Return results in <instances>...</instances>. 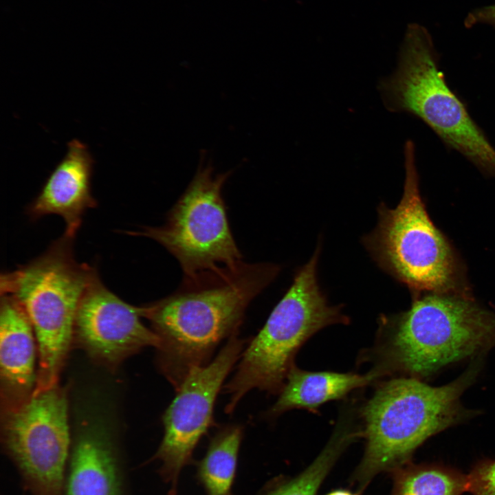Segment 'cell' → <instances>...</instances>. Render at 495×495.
<instances>
[{
	"instance_id": "6da1fadb",
	"label": "cell",
	"mask_w": 495,
	"mask_h": 495,
	"mask_svg": "<svg viewBox=\"0 0 495 495\" xmlns=\"http://www.w3.org/2000/svg\"><path fill=\"white\" fill-rule=\"evenodd\" d=\"M265 287L254 267L221 265L184 277L174 293L140 307L159 339L157 366L175 390L210 362L221 341L238 333L248 306Z\"/></svg>"
},
{
	"instance_id": "7a4b0ae2",
	"label": "cell",
	"mask_w": 495,
	"mask_h": 495,
	"mask_svg": "<svg viewBox=\"0 0 495 495\" xmlns=\"http://www.w3.org/2000/svg\"><path fill=\"white\" fill-rule=\"evenodd\" d=\"M378 369L421 380L495 346V313L472 296L426 292L406 311L380 318Z\"/></svg>"
},
{
	"instance_id": "3957f363",
	"label": "cell",
	"mask_w": 495,
	"mask_h": 495,
	"mask_svg": "<svg viewBox=\"0 0 495 495\" xmlns=\"http://www.w3.org/2000/svg\"><path fill=\"white\" fill-rule=\"evenodd\" d=\"M479 363L472 364L454 381L432 386L404 377L384 382L362 410L366 439L356 473L361 488L378 473L409 463L415 450L434 434L461 421L470 412L461 396L474 382Z\"/></svg>"
},
{
	"instance_id": "277c9868",
	"label": "cell",
	"mask_w": 495,
	"mask_h": 495,
	"mask_svg": "<svg viewBox=\"0 0 495 495\" xmlns=\"http://www.w3.org/2000/svg\"><path fill=\"white\" fill-rule=\"evenodd\" d=\"M404 154L402 199L395 208L379 205L377 224L363 243L379 267L412 296L426 292L472 296L460 259L427 212L412 140L405 143Z\"/></svg>"
},
{
	"instance_id": "5b68a950",
	"label": "cell",
	"mask_w": 495,
	"mask_h": 495,
	"mask_svg": "<svg viewBox=\"0 0 495 495\" xmlns=\"http://www.w3.org/2000/svg\"><path fill=\"white\" fill-rule=\"evenodd\" d=\"M439 54L426 28L408 25L397 67L378 83L386 109L424 122L448 148L457 151L484 176L495 177V148L448 85Z\"/></svg>"
},
{
	"instance_id": "8992f818",
	"label": "cell",
	"mask_w": 495,
	"mask_h": 495,
	"mask_svg": "<svg viewBox=\"0 0 495 495\" xmlns=\"http://www.w3.org/2000/svg\"><path fill=\"white\" fill-rule=\"evenodd\" d=\"M73 241L74 238L63 234L38 257L1 274V294L18 300L35 333L36 390L58 384L74 342L80 302L97 274L94 267L76 260Z\"/></svg>"
},
{
	"instance_id": "52a82bcc",
	"label": "cell",
	"mask_w": 495,
	"mask_h": 495,
	"mask_svg": "<svg viewBox=\"0 0 495 495\" xmlns=\"http://www.w3.org/2000/svg\"><path fill=\"white\" fill-rule=\"evenodd\" d=\"M320 252L318 246L309 261L296 272L263 328L243 351L236 371L223 386L230 396L226 413H232L253 388L279 393L302 344L329 325L348 322L340 306H330L320 289L317 276Z\"/></svg>"
},
{
	"instance_id": "ba28073f",
	"label": "cell",
	"mask_w": 495,
	"mask_h": 495,
	"mask_svg": "<svg viewBox=\"0 0 495 495\" xmlns=\"http://www.w3.org/2000/svg\"><path fill=\"white\" fill-rule=\"evenodd\" d=\"M67 390H35L21 404L1 410V444L30 495H65L72 439Z\"/></svg>"
},
{
	"instance_id": "9c48e42d",
	"label": "cell",
	"mask_w": 495,
	"mask_h": 495,
	"mask_svg": "<svg viewBox=\"0 0 495 495\" xmlns=\"http://www.w3.org/2000/svg\"><path fill=\"white\" fill-rule=\"evenodd\" d=\"M201 157L195 176L164 224L129 233L162 245L178 261L184 277L242 261L222 197L231 171L214 175L211 164L205 163V154Z\"/></svg>"
},
{
	"instance_id": "30bf717a",
	"label": "cell",
	"mask_w": 495,
	"mask_h": 495,
	"mask_svg": "<svg viewBox=\"0 0 495 495\" xmlns=\"http://www.w3.org/2000/svg\"><path fill=\"white\" fill-rule=\"evenodd\" d=\"M245 344L238 333L230 337L212 361L186 377L164 412V436L151 460L161 462L158 474L169 485V495L176 494L182 469L192 462L199 441L214 424L216 398Z\"/></svg>"
},
{
	"instance_id": "8fae6325",
	"label": "cell",
	"mask_w": 495,
	"mask_h": 495,
	"mask_svg": "<svg viewBox=\"0 0 495 495\" xmlns=\"http://www.w3.org/2000/svg\"><path fill=\"white\" fill-rule=\"evenodd\" d=\"M140 307L122 300L98 273L87 286L75 319L74 342L96 363L115 369L126 358L159 339L141 321Z\"/></svg>"
},
{
	"instance_id": "7c38bea8",
	"label": "cell",
	"mask_w": 495,
	"mask_h": 495,
	"mask_svg": "<svg viewBox=\"0 0 495 495\" xmlns=\"http://www.w3.org/2000/svg\"><path fill=\"white\" fill-rule=\"evenodd\" d=\"M65 495H132L126 461L106 430L88 426L72 440Z\"/></svg>"
},
{
	"instance_id": "4fadbf2b",
	"label": "cell",
	"mask_w": 495,
	"mask_h": 495,
	"mask_svg": "<svg viewBox=\"0 0 495 495\" xmlns=\"http://www.w3.org/2000/svg\"><path fill=\"white\" fill-rule=\"evenodd\" d=\"M94 158L78 139L67 143L66 154L51 173L28 208L32 219L56 214L65 221L64 234L75 238L85 212L97 202L91 193Z\"/></svg>"
},
{
	"instance_id": "5bb4252c",
	"label": "cell",
	"mask_w": 495,
	"mask_h": 495,
	"mask_svg": "<svg viewBox=\"0 0 495 495\" xmlns=\"http://www.w3.org/2000/svg\"><path fill=\"white\" fill-rule=\"evenodd\" d=\"M38 347L25 310L12 295L1 294L0 303L1 410L16 407L34 392Z\"/></svg>"
},
{
	"instance_id": "9a60e30c",
	"label": "cell",
	"mask_w": 495,
	"mask_h": 495,
	"mask_svg": "<svg viewBox=\"0 0 495 495\" xmlns=\"http://www.w3.org/2000/svg\"><path fill=\"white\" fill-rule=\"evenodd\" d=\"M384 374L375 369L366 375L336 372H311L292 365L276 402L267 412L275 417L294 408L314 410L322 404L344 397Z\"/></svg>"
},
{
	"instance_id": "2e32d148",
	"label": "cell",
	"mask_w": 495,
	"mask_h": 495,
	"mask_svg": "<svg viewBox=\"0 0 495 495\" xmlns=\"http://www.w3.org/2000/svg\"><path fill=\"white\" fill-rule=\"evenodd\" d=\"M243 435L241 426L229 425L211 439L204 457L197 464V472L206 495H232Z\"/></svg>"
},
{
	"instance_id": "e0dca14e",
	"label": "cell",
	"mask_w": 495,
	"mask_h": 495,
	"mask_svg": "<svg viewBox=\"0 0 495 495\" xmlns=\"http://www.w3.org/2000/svg\"><path fill=\"white\" fill-rule=\"evenodd\" d=\"M393 472L390 495H461L468 490V475L440 465L408 463Z\"/></svg>"
},
{
	"instance_id": "ac0fdd59",
	"label": "cell",
	"mask_w": 495,
	"mask_h": 495,
	"mask_svg": "<svg viewBox=\"0 0 495 495\" xmlns=\"http://www.w3.org/2000/svg\"><path fill=\"white\" fill-rule=\"evenodd\" d=\"M359 432L346 423H339L324 449L302 472L260 495H316L336 460L346 446L360 435Z\"/></svg>"
},
{
	"instance_id": "d6986e66",
	"label": "cell",
	"mask_w": 495,
	"mask_h": 495,
	"mask_svg": "<svg viewBox=\"0 0 495 495\" xmlns=\"http://www.w3.org/2000/svg\"><path fill=\"white\" fill-rule=\"evenodd\" d=\"M472 495H495V460L478 462L468 474V490Z\"/></svg>"
},
{
	"instance_id": "ffe728a7",
	"label": "cell",
	"mask_w": 495,
	"mask_h": 495,
	"mask_svg": "<svg viewBox=\"0 0 495 495\" xmlns=\"http://www.w3.org/2000/svg\"><path fill=\"white\" fill-rule=\"evenodd\" d=\"M464 23L467 28L482 23L495 26V4L482 7L470 12Z\"/></svg>"
},
{
	"instance_id": "44dd1931",
	"label": "cell",
	"mask_w": 495,
	"mask_h": 495,
	"mask_svg": "<svg viewBox=\"0 0 495 495\" xmlns=\"http://www.w3.org/2000/svg\"><path fill=\"white\" fill-rule=\"evenodd\" d=\"M327 495H355L353 493L346 491V490H336L333 492H331V493L327 494Z\"/></svg>"
}]
</instances>
